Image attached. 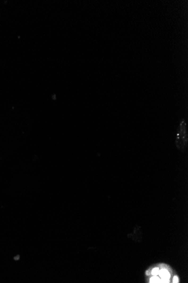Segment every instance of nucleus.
I'll return each instance as SVG.
<instances>
[{
    "label": "nucleus",
    "mask_w": 188,
    "mask_h": 283,
    "mask_svg": "<svg viewBox=\"0 0 188 283\" xmlns=\"http://www.w3.org/2000/svg\"><path fill=\"white\" fill-rule=\"evenodd\" d=\"M159 275L162 278V282L163 283H168V280L170 278V274L169 272L166 270L163 269L159 271Z\"/></svg>",
    "instance_id": "2"
},
{
    "label": "nucleus",
    "mask_w": 188,
    "mask_h": 283,
    "mask_svg": "<svg viewBox=\"0 0 188 283\" xmlns=\"http://www.w3.org/2000/svg\"><path fill=\"white\" fill-rule=\"evenodd\" d=\"M150 283H161L162 282L161 280L159 278L157 277V276L152 277V278L150 279Z\"/></svg>",
    "instance_id": "3"
},
{
    "label": "nucleus",
    "mask_w": 188,
    "mask_h": 283,
    "mask_svg": "<svg viewBox=\"0 0 188 283\" xmlns=\"http://www.w3.org/2000/svg\"><path fill=\"white\" fill-rule=\"evenodd\" d=\"M186 124L184 121H182L179 127L177 132V137L176 139V144L180 149H184L186 146L188 141L187 132Z\"/></svg>",
    "instance_id": "1"
},
{
    "label": "nucleus",
    "mask_w": 188,
    "mask_h": 283,
    "mask_svg": "<svg viewBox=\"0 0 188 283\" xmlns=\"http://www.w3.org/2000/svg\"><path fill=\"white\" fill-rule=\"evenodd\" d=\"M173 282L174 283H178L179 282V279L177 278V276H174V279H173Z\"/></svg>",
    "instance_id": "5"
},
{
    "label": "nucleus",
    "mask_w": 188,
    "mask_h": 283,
    "mask_svg": "<svg viewBox=\"0 0 188 283\" xmlns=\"http://www.w3.org/2000/svg\"><path fill=\"white\" fill-rule=\"evenodd\" d=\"M159 268H154L153 269V270L152 271V274L153 276H157V275H158V274H159Z\"/></svg>",
    "instance_id": "4"
}]
</instances>
